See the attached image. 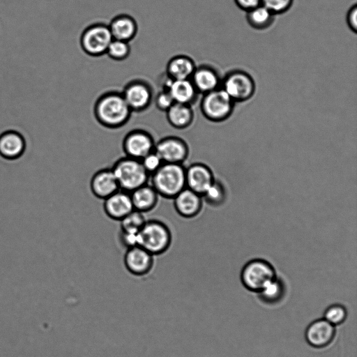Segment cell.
Masks as SVG:
<instances>
[{"instance_id": "d6986e66", "label": "cell", "mask_w": 357, "mask_h": 357, "mask_svg": "<svg viewBox=\"0 0 357 357\" xmlns=\"http://www.w3.org/2000/svg\"><path fill=\"white\" fill-rule=\"evenodd\" d=\"M190 79L199 94L220 88L222 82L218 70L206 64L197 66Z\"/></svg>"}, {"instance_id": "4316f807", "label": "cell", "mask_w": 357, "mask_h": 357, "mask_svg": "<svg viewBox=\"0 0 357 357\" xmlns=\"http://www.w3.org/2000/svg\"><path fill=\"white\" fill-rule=\"evenodd\" d=\"M144 213L133 210L121 221V230L128 232H139L146 222Z\"/></svg>"}, {"instance_id": "836d02e7", "label": "cell", "mask_w": 357, "mask_h": 357, "mask_svg": "<svg viewBox=\"0 0 357 357\" xmlns=\"http://www.w3.org/2000/svg\"><path fill=\"white\" fill-rule=\"evenodd\" d=\"M119 238L121 243L128 248L139 245V232L120 231Z\"/></svg>"}, {"instance_id": "52a82bcc", "label": "cell", "mask_w": 357, "mask_h": 357, "mask_svg": "<svg viewBox=\"0 0 357 357\" xmlns=\"http://www.w3.org/2000/svg\"><path fill=\"white\" fill-rule=\"evenodd\" d=\"M220 88L236 103L245 102L254 96L256 91L255 79L243 70L229 71L222 78Z\"/></svg>"}, {"instance_id": "6da1fadb", "label": "cell", "mask_w": 357, "mask_h": 357, "mask_svg": "<svg viewBox=\"0 0 357 357\" xmlns=\"http://www.w3.org/2000/svg\"><path fill=\"white\" fill-rule=\"evenodd\" d=\"M132 113L121 92L116 91L103 93L96 100L93 107L96 121L109 129L124 126L130 120Z\"/></svg>"}, {"instance_id": "5b68a950", "label": "cell", "mask_w": 357, "mask_h": 357, "mask_svg": "<svg viewBox=\"0 0 357 357\" xmlns=\"http://www.w3.org/2000/svg\"><path fill=\"white\" fill-rule=\"evenodd\" d=\"M276 278V272L272 264L261 259H255L247 262L243 267L240 275L244 287L257 294Z\"/></svg>"}, {"instance_id": "5bb4252c", "label": "cell", "mask_w": 357, "mask_h": 357, "mask_svg": "<svg viewBox=\"0 0 357 357\" xmlns=\"http://www.w3.org/2000/svg\"><path fill=\"white\" fill-rule=\"evenodd\" d=\"M335 336V326L324 318L311 322L305 332L306 342L315 349L328 347L332 343Z\"/></svg>"}, {"instance_id": "e0dca14e", "label": "cell", "mask_w": 357, "mask_h": 357, "mask_svg": "<svg viewBox=\"0 0 357 357\" xmlns=\"http://www.w3.org/2000/svg\"><path fill=\"white\" fill-rule=\"evenodd\" d=\"M103 210L109 218L121 221L134 210L130 193L119 189L104 199Z\"/></svg>"}, {"instance_id": "f546056e", "label": "cell", "mask_w": 357, "mask_h": 357, "mask_svg": "<svg viewBox=\"0 0 357 357\" xmlns=\"http://www.w3.org/2000/svg\"><path fill=\"white\" fill-rule=\"evenodd\" d=\"M347 317V309L340 304H333L328 306L324 313V319L335 326L344 323Z\"/></svg>"}, {"instance_id": "1f68e13d", "label": "cell", "mask_w": 357, "mask_h": 357, "mask_svg": "<svg viewBox=\"0 0 357 357\" xmlns=\"http://www.w3.org/2000/svg\"><path fill=\"white\" fill-rule=\"evenodd\" d=\"M146 172L151 176L163 163L158 153L153 151L140 160Z\"/></svg>"}, {"instance_id": "603a6c76", "label": "cell", "mask_w": 357, "mask_h": 357, "mask_svg": "<svg viewBox=\"0 0 357 357\" xmlns=\"http://www.w3.org/2000/svg\"><path fill=\"white\" fill-rule=\"evenodd\" d=\"M196 67L197 66L191 57L178 54L168 61L165 74L172 79H190Z\"/></svg>"}, {"instance_id": "8992f818", "label": "cell", "mask_w": 357, "mask_h": 357, "mask_svg": "<svg viewBox=\"0 0 357 357\" xmlns=\"http://www.w3.org/2000/svg\"><path fill=\"white\" fill-rule=\"evenodd\" d=\"M236 102L221 88L203 94L200 109L208 121L220 123L228 119L234 110Z\"/></svg>"}, {"instance_id": "30bf717a", "label": "cell", "mask_w": 357, "mask_h": 357, "mask_svg": "<svg viewBox=\"0 0 357 357\" xmlns=\"http://www.w3.org/2000/svg\"><path fill=\"white\" fill-rule=\"evenodd\" d=\"M155 144L153 136L148 131L134 129L125 135L122 148L126 156L141 160L154 151Z\"/></svg>"}, {"instance_id": "4dcf8cb0", "label": "cell", "mask_w": 357, "mask_h": 357, "mask_svg": "<svg viewBox=\"0 0 357 357\" xmlns=\"http://www.w3.org/2000/svg\"><path fill=\"white\" fill-rule=\"evenodd\" d=\"M292 3L293 0H261V5L275 15L286 13L289 10Z\"/></svg>"}, {"instance_id": "d4e9b609", "label": "cell", "mask_w": 357, "mask_h": 357, "mask_svg": "<svg viewBox=\"0 0 357 357\" xmlns=\"http://www.w3.org/2000/svg\"><path fill=\"white\" fill-rule=\"evenodd\" d=\"M275 15L263 5L246 12V20L248 24L256 30H265L269 28L275 21Z\"/></svg>"}, {"instance_id": "4fadbf2b", "label": "cell", "mask_w": 357, "mask_h": 357, "mask_svg": "<svg viewBox=\"0 0 357 357\" xmlns=\"http://www.w3.org/2000/svg\"><path fill=\"white\" fill-rule=\"evenodd\" d=\"M123 263L127 271L136 276L149 273L154 264V256L141 246L128 248Z\"/></svg>"}, {"instance_id": "3957f363", "label": "cell", "mask_w": 357, "mask_h": 357, "mask_svg": "<svg viewBox=\"0 0 357 357\" xmlns=\"http://www.w3.org/2000/svg\"><path fill=\"white\" fill-rule=\"evenodd\" d=\"M111 168L119 188L124 191L131 192L149 181L150 176L140 160L125 155L118 159Z\"/></svg>"}, {"instance_id": "277c9868", "label": "cell", "mask_w": 357, "mask_h": 357, "mask_svg": "<svg viewBox=\"0 0 357 357\" xmlns=\"http://www.w3.org/2000/svg\"><path fill=\"white\" fill-rule=\"evenodd\" d=\"M172 241V234L169 227L158 220H146L139 231V246L153 256L166 252L170 248Z\"/></svg>"}, {"instance_id": "cb8c5ba5", "label": "cell", "mask_w": 357, "mask_h": 357, "mask_svg": "<svg viewBox=\"0 0 357 357\" xmlns=\"http://www.w3.org/2000/svg\"><path fill=\"white\" fill-rule=\"evenodd\" d=\"M165 113L168 123L176 129H185L194 121V112L189 105L174 102Z\"/></svg>"}, {"instance_id": "83f0119b", "label": "cell", "mask_w": 357, "mask_h": 357, "mask_svg": "<svg viewBox=\"0 0 357 357\" xmlns=\"http://www.w3.org/2000/svg\"><path fill=\"white\" fill-rule=\"evenodd\" d=\"M204 201L213 206L222 205L226 199V190L224 185L215 180L213 184L208 188L202 195Z\"/></svg>"}, {"instance_id": "ffe728a7", "label": "cell", "mask_w": 357, "mask_h": 357, "mask_svg": "<svg viewBox=\"0 0 357 357\" xmlns=\"http://www.w3.org/2000/svg\"><path fill=\"white\" fill-rule=\"evenodd\" d=\"M24 137L15 130H7L0 135V155L8 160H15L24 152Z\"/></svg>"}, {"instance_id": "9c48e42d", "label": "cell", "mask_w": 357, "mask_h": 357, "mask_svg": "<svg viewBox=\"0 0 357 357\" xmlns=\"http://www.w3.org/2000/svg\"><path fill=\"white\" fill-rule=\"evenodd\" d=\"M121 93L132 112L146 110L153 101L151 85L143 79H133L128 82Z\"/></svg>"}, {"instance_id": "e575fe53", "label": "cell", "mask_w": 357, "mask_h": 357, "mask_svg": "<svg viewBox=\"0 0 357 357\" xmlns=\"http://www.w3.org/2000/svg\"><path fill=\"white\" fill-rule=\"evenodd\" d=\"M347 23L349 29L354 32L357 31V5H353L347 13Z\"/></svg>"}, {"instance_id": "ac0fdd59", "label": "cell", "mask_w": 357, "mask_h": 357, "mask_svg": "<svg viewBox=\"0 0 357 357\" xmlns=\"http://www.w3.org/2000/svg\"><path fill=\"white\" fill-rule=\"evenodd\" d=\"M93 195L104 200L119 190V186L112 168H103L93 174L90 181Z\"/></svg>"}, {"instance_id": "9a60e30c", "label": "cell", "mask_w": 357, "mask_h": 357, "mask_svg": "<svg viewBox=\"0 0 357 357\" xmlns=\"http://www.w3.org/2000/svg\"><path fill=\"white\" fill-rule=\"evenodd\" d=\"M214 181L212 170L204 163L195 162L185 167L186 188L202 197Z\"/></svg>"}, {"instance_id": "7c38bea8", "label": "cell", "mask_w": 357, "mask_h": 357, "mask_svg": "<svg viewBox=\"0 0 357 357\" xmlns=\"http://www.w3.org/2000/svg\"><path fill=\"white\" fill-rule=\"evenodd\" d=\"M161 81V89L167 90L174 102L192 106L197 102L199 93L190 79H172L165 74Z\"/></svg>"}, {"instance_id": "7402d4cb", "label": "cell", "mask_w": 357, "mask_h": 357, "mask_svg": "<svg viewBox=\"0 0 357 357\" xmlns=\"http://www.w3.org/2000/svg\"><path fill=\"white\" fill-rule=\"evenodd\" d=\"M130 193L134 209L143 213L153 210L158 203L160 196L149 183Z\"/></svg>"}, {"instance_id": "2e32d148", "label": "cell", "mask_w": 357, "mask_h": 357, "mask_svg": "<svg viewBox=\"0 0 357 357\" xmlns=\"http://www.w3.org/2000/svg\"><path fill=\"white\" fill-rule=\"evenodd\" d=\"M172 199L176 212L184 218H195L202 209V197L188 188L182 190Z\"/></svg>"}, {"instance_id": "8fae6325", "label": "cell", "mask_w": 357, "mask_h": 357, "mask_svg": "<svg viewBox=\"0 0 357 357\" xmlns=\"http://www.w3.org/2000/svg\"><path fill=\"white\" fill-rule=\"evenodd\" d=\"M154 151L165 163L183 164L190 149L187 142L176 136H167L155 142Z\"/></svg>"}, {"instance_id": "ba28073f", "label": "cell", "mask_w": 357, "mask_h": 357, "mask_svg": "<svg viewBox=\"0 0 357 357\" xmlns=\"http://www.w3.org/2000/svg\"><path fill=\"white\" fill-rule=\"evenodd\" d=\"M113 38L108 24L98 22L88 26L80 36V46L89 56L93 57L105 54Z\"/></svg>"}, {"instance_id": "7a4b0ae2", "label": "cell", "mask_w": 357, "mask_h": 357, "mask_svg": "<svg viewBox=\"0 0 357 357\" xmlns=\"http://www.w3.org/2000/svg\"><path fill=\"white\" fill-rule=\"evenodd\" d=\"M150 184L160 197L172 199L186 188L183 164L165 163L149 177Z\"/></svg>"}, {"instance_id": "d590c367", "label": "cell", "mask_w": 357, "mask_h": 357, "mask_svg": "<svg viewBox=\"0 0 357 357\" xmlns=\"http://www.w3.org/2000/svg\"><path fill=\"white\" fill-rule=\"evenodd\" d=\"M236 5L247 12L261 4V0H234Z\"/></svg>"}, {"instance_id": "d6a6232c", "label": "cell", "mask_w": 357, "mask_h": 357, "mask_svg": "<svg viewBox=\"0 0 357 357\" xmlns=\"http://www.w3.org/2000/svg\"><path fill=\"white\" fill-rule=\"evenodd\" d=\"M155 107L160 111L166 112L174 103L169 93L165 89L160 91L153 98Z\"/></svg>"}, {"instance_id": "44dd1931", "label": "cell", "mask_w": 357, "mask_h": 357, "mask_svg": "<svg viewBox=\"0 0 357 357\" xmlns=\"http://www.w3.org/2000/svg\"><path fill=\"white\" fill-rule=\"evenodd\" d=\"M114 39L129 43L137 35L138 26L130 15L121 14L114 17L108 24Z\"/></svg>"}, {"instance_id": "484cf974", "label": "cell", "mask_w": 357, "mask_h": 357, "mask_svg": "<svg viewBox=\"0 0 357 357\" xmlns=\"http://www.w3.org/2000/svg\"><path fill=\"white\" fill-rule=\"evenodd\" d=\"M257 294L264 303L275 305L283 299L285 295V287L283 282L276 278Z\"/></svg>"}, {"instance_id": "f1b7e54d", "label": "cell", "mask_w": 357, "mask_h": 357, "mask_svg": "<svg viewBox=\"0 0 357 357\" xmlns=\"http://www.w3.org/2000/svg\"><path fill=\"white\" fill-rule=\"evenodd\" d=\"M130 50L129 43L113 38L107 47L105 54L112 60L121 61L126 60L129 56Z\"/></svg>"}]
</instances>
